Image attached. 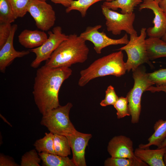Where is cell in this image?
<instances>
[{
	"label": "cell",
	"instance_id": "obj_13",
	"mask_svg": "<svg viewBox=\"0 0 166 166\" xmlns=\"http://www.w3.org/2000/svg\"><path fill=\"white\" fill-rule=\"evenodd\" d=\"M66 136L73 153L72 159L76 166H86L85 149L92 135L77 130L74 134Z\"/></svg>",
	"mask_w": 166,
	"mask_h": 166
},
{
	"label": "cell",
	"instance_id": "obj_14",
	"mask_svg": "<svg viewBox=\"0 0 166 166\" xmlns=\"http://www.w3.org/2000/svg\"><path fill=\"white\" fill-rule=\"evenodd\" d=\"M107 151L111 157L135 158L133 143L129 137L123 135L116 136L109 142Z\"/></svg>",
	"mask_w": 166,
	"mask_h": 166
},
{
	"label": "cell",
	"instance_id": "obj_8",
	"mask_svg": "<svg viewBox=\"0 0 166 166\" xmlns=\"http://www.w3.org/2000/svg\"><path fill=\"white\" fill-rule=\"evenodd\" d=\"M48 38L43 44L30 50L36 55L30 65L33 68H37L42 61L48 60L61 42L69 36L62 33L61 27L59 26L54 27L51 31H48Z\"/></svg>",
	"mask_w": 166,
	"mask_h": 166
},
{
	"label": "cell",
	"instance_id": "obj_19",
	"mask_svg": "<svg viewBox=\"0 0 166 166\" xmlns=\"http://www.w3.org/2000/svg\"><path fill=\"white\" fill-rule=\"evenodd\" d=\"M142 2V0H113L105 1L102 5L114 11L120 8L123 14H129L133 13L135 7Z\"/></svg>",
	"mask_w": 166,
	"mask_h": 166
},
{
	"label": "cell",
	"instance_id": "obj_25",
	"mask_svg": "<svg viewBox=\"0 0 166 166\" xmlns=\"http://www.w3.org/2000/svg\"><path fill=\"white\" fill-rule=\"evenodd\" d=\"M16 19L10 0H0V23H11Z\"/></svg>",
	"mask_w": 166,
	"mask_h": 166
},
{
	"label": "cell",
	"instance_id": "obj_39",
	"mask_svg": "<svg viewBox=\"0 0 166 166\" xmlns=\"http://www.w3.org/2000/svg\"><path fill=\"white\" fill-rule=\"evenodd\" d=\"M40 0V1H46V0Z\"/></svg>",
	"mask_w": 166,
	"mask_h": 166
},
{
	"label": "cell",
	"instance_id": "obj_5",
	"mask_svg": "<svg viewBox=\"0 0 166 166\" xmlns=\"http://www.w3.org/2000/svg\"><path fill=\"white\" fill-rule=\"evenodd\" d=\"M133 87L126 96L131 122L138 123L141 111V98L143 93L153 85L149 80L144 68L139 66L132 71Z\"/></svg>",
	"mask_w": 166,
	"mask_h": 166
},
{
	"label": "cell",
	"instance_id": "obj_33",
	"mask_svg": "<svg viewBox=\"0 0 166 166\" xmlns=\"http://www.w3.org/2000/svg\"><path fill=\"white\" fill-rule=\"evenodd\" d=\"M73 0H51L55 4H61L64 6L68 8L71 5Z\"/></svg>",
	"mask_w": 166,
	"mask_h": 166
},
{
	"label": "cell",
	"instance_id": "obj_26",
	"mask_svg": "<svg viewBox=\"0 0 166 166\" xmlns=\"http://www.w3.org/2000/svg\"><path fill=\"white\" fill-rule=\"evenodd\" d=\"M36 150L32 149L26 152L21 159V166H40L41 159Z\"/></svg>",
	"mask_w": 166,
	"mask_h": 166
},
{
	"label": "cell",
	"instance_id": "obj_29",
	"mask_svg": "<svg viewBox=\"0 0 166 166\" xmlns=\"http://www.w3.org/2000/svg\"><path fill=\"white\" fill-rule=\"evenodd\" d=\"M113 106L117 111V118L121 119L127 116H130L128 106V101L126 97H119Z\"/></svg>",
	"mask_w": 166,
	"mask_h": 166
},
{
	"label": "cell",
	"instance_id": "obj_23",
	"mask_svg": "<svg viewBox=\"0 0 166 166\" xmlns=\"http://www.w3.org/2000/svg\"><path fill=\"white\" fill-rule=\"evenodd\" d=\"M54 147L55 154L68 156L71 154V147L67 136L53 134Z\"/></svg>",
	"mask_w": 166,
	"mask_h": 166
},
{
	"label": "cell",
	"instance_id": "obj_22",
	"mask_svg": "<svg viewBox=\"0 0 166 166\" xmlns=\"http://www.w3.org/2000/svg\"><path fill=\"white\" fill-rule=\"evenodd\" d=\"M105 166H148L137 157L135 158H108L105 161Z\"/></svg>",
	"mask_w": 166,
	"mask_h": 166
},
{
	"label": "cell",
	"instance_id": "obj_32",
	"mask_svg": "<svg viewBox=\"0 0 166 166\" xmlns=\"http://www.w3.org/2000/svg\"><path fill=\"white\" fill-rule=\"evenodd\" d=\"M0 166H18L14 159L9 156H5L2 154L0 155Z\"/></svg>",
	"mask_w": 166,
	"mask_h": 166
},
{
	"label": "cell",
	"instance_id": "obj_27",
	"mask_svg": "<svg viewBox=\"0 0 166 166\" xmlns=\"http://www.w3.org/2000/svg\"><path fill=\"white\" fill-rule=\"evenodd\" d=\"M15 15L18 18L23 17L27 12L28 6L32 0H9Z\"/></svg>",
	"mask_w": 166,
	"mask_h": 166
},
{
	"label": "cell",
	"instance_id": "obj_38",
	"mask_svg": "<svg viewBox=\"0 0 166 166\" xmlns=\"http://www.w3.org/2000/svg\"><path fill=\"white\" fill-rule=\"evenodd\" d=\"M155 1L159 4V3L161 0H154Z\"/></svg>",
	"mask_w": 166,
	"mask_h": 166
},
{
	"label": "cell",
	"instance_id": "obj_15",
	"mask_svg": "<svg viewBox=\"0 0 166 166\" xmlns=\"http://www.w3.org/2000/svg\"><path fill=\"white\" fill-rule=\"evenodd\" d=\"M166 147L156 149L138 148L134 151L135 155L150 166H165L164 156Z\"/></svg>",
	"mask_w": 166,
	"mask_h": 166
},
{
	"label": "cell",
	"instance_id": "obj_9",
	"mask_svg": "<svg viewBox=\"0 0 166 166\" xmlns=\"http://www.w3.org/2000/svg\"><path fill=\"white\" fill-rule=\"evenodd\" d=\"M38 28L47 31L54 25L55 13L52 6L45 1L32 0L27 9Z\"/></svg>",
	"mask_w": 166,
	"mask_h": 166
},
{
	"label": "cell",
	"instance_id": "obj_24",
	"mask_svg": "<svg viewBox=\"0 0 166 166\" xmlns=\"http://www.w3.org/2000/svg\"><path fill=\"white\" fill-rule=\"evenodd\" d=\"M113 0H73L70 6L67 8L65 12L69 13L72 10L78 11L82 17H85L88 9L95 3L102 1L110 2Z\"/></svg>",
	"mask_w": 166,
	"mask_h": 166
},
{
	"label": "cell",
	"instance_id": "obj_20",
	"mask_svg": "<svg viewBox=\"0 0 166 166\" xmlns=\"http://www.w3.org/2000/svg\"><path fill=\"white\" fill-rule=\"evenodd\" d=\"M38 153L43 166H76L72 159H70L68 156L44 152Z\"/></svg>",
	"mask_w": 166,
	"mask_h": 166
},
{
	"label": "cell",
	"instance_id": "obj_21",
	"mask_svg": "<svg viewBox=\"0 0 166 166\" xmlns=\"http://www.w3.org/2000/svg\"><path fill=\"white\" fill-rule=\"evenodd\" d=\"M35 149L39 153L44 152L55 154L53 141V134L45 132L43 138L37 140L34 143Z\"/></svg>",
	"mask_w": 166,
	"mask_h": 166
},
{
	"label": "cell",
	"instance_id": "obj_12",
	"mask_svg": "<svg viewBox=\"0 0 166 166\" xmlns=\"http://www.w3.org/2000/svg\"><path fill=\"white\" fill-rule=\"evenodd\" d=\"M17 28V24L12 25L10 36L3 46L0 49V71L3 73L15 59L23 57L30 53L29 50L18 51L14 47V37Z\"/></svg>",
	"mask_w": 166,
	"mask_h": 166
},
{
	"label": "cell",
	"instance_id": "obj_2",
	"mask_svg": "<svg viewBox=\"0 0 166 166\" xmlns=\"http://www.w3.org/2000/svg\"><path fill=\"white\" fill-rule=\"evenodd\" d=\"M85 41L76 34L69 35L46 61L45 65L51 68L69 67L87 59L89 49Z\"/></svg>",
	"mask_w": 166,
	"mask_h": 166
},
{
	"label": "cell",
	"instance_id": "obj_31",
	"mask_svg": "<svg viewBox=\"0 0 166 166\" xmlns=\"http://www.w3.org/2000/svg\"><path fill=\"white\" fill-rule=\"evenodd\" d=\"M11 23H0V49L7 40L10 34Z\"/></svg>",
	"mask_w": 166,
	"mask_h": 166
},
{
	"label": "cell",
	"instance_id": "obj_28",
	"mask_svg": "<svg viewBox=\"0 0 166 166\" xmlns=\"http://www.w3.org/2000/svg\"><path fill=\"white\" fill-rule=\"evenodd\" d=\"M148 78L153 84L157 87L166 86V68L161 69L147 73Z\"/></svg>",
	"mask_w": 166,
	"mask_h": 166
},
{
	"label": "cell",
	"instance_id": "obj_35",
	"mask_svg": "<svg viewBox=\"0 0 166 166\" xmlns=\"http://www.w3.org/2000/svg\"><path fill=\"white\" fill-rule=\"evenodd\" d=\"M166 146V139L160 145L161 148H163Z\"/></svg>",
	"mask_w": 166,
	"mask_h": 166
},
{
	"label": "cell",
	"instance_id": "obj_34",
	"mask_svg": "<svg viewBox=\"0 0 166 166\" xmlns=\"http://www.w3.org/2000/svg\"><path fill=\"white\" fill-rule=\"evenodd\" d=\"M159 5L166 15V0H161L159 3Z\"/></svg>",
	"mask_w": 166,
	"mask_h": 166
},
{
	"label": "cell",
	"instance_id": "obj_37",
	"mask_svg": "<svg viewBox=\"0 0 166 166\" xmlns=\"http://www.w3.org/2000/svg\"><path fill=\"white\" fill-rule=\"evenodd\" d=\"M164 161L165 166H166V152L164 154Z\"/></svg>",
	"mask_w": 166,
	"mask_h": 166
},
{
	"label": "cell",
	"instance_id": "obj_4",
	"mask_svg": "<svg viewBox=\"0 0 166 166\" xmlns=\"http://www.w3.org/2000/svg\"><path fill=\"white\" fill-rule=\"evenodd\" d=\"M72 104L68 102L60 105L43 115L40 124L53 134L67 136L77 131L69 117Z\"/></svg>",
	"mask_w": 166,
	"mask_h": 166
},
{
	"label": "cell",
	"instance_id": "obj_1",
	"mask_svg": "<svg viewBox=\"0 0 166 166\" xmlns=\"http://www.w3.org/2000/svg\"><path fill=\"white\" fill-rule=\"evenodd\" d=\"M72 73L68 67L53 68L44 65L38 69L32 93L35 103L42 116L60 105V89Z\"/></svg>",
	"mask_w": 166,
	"mask_h": 166
},
{
	"label": "cell",
	"instance_id": "obj_18",
	"mask_svg": "<svg viewBox=\"0 0 166 166\" xmlns=\"http://www.w3.org/2000/svg\"><path fill=\"white\" fill-rule=\"evenodd\" d=\"M154 132L148 138V143L141 144L139 146L140 148H148L154 145L158 148L166 139V120L160 119L157 121L154 126Z\"/></svg>",
	"mask_w": 166,
	"mask_h": 166
},
{
	"label": "cell",
	"instance_id": "obj_30",
	"mask_svg": "<svg viewBox=\"0 0 166 166\" xmlns=\"http://www.w3.org/2000/svg\"><path fill=\"white\" fill-rule=\"evenodd\" d=\"M114 88L112 85L109 86L105 91V97L100 103V105L105 107L109 105H114L118 99Z\"/></svg>",
	"mask_w": 166,
	"mask_h": 166
},
{
	"label": "cell",
	"instance_id": "obj_11",
	"mask_svg": "<svg viewBox=\"0 0 166 166\" xmlns=\"http://www.w3.org/2000/svg\"><path fill=\"white\" fill-rule=\"evenodd\" d=\"M145 9L151 10L154 14L153 26L146 29L147 34L149 37L161 38L166 32V15L154 0H143L139 5V10Z\"/></svg>",
	"mask_w": 166,
	"mask_h": 166
},
{
	"label": "cell",
	"instance_id": "obj_3",
	"mask_svg": "<svg viewBox=\"0 0 166 166\" xmlns=\"http://www.w3.org/2000/svg\"><path fill=\"white\" fill-rule=\"evenodd\" d=\"M126 71L123 53L119 50L97 59L87 68L81 70L78 85L83 87L92 80L108 75L120 77Z\"/></svg>",
	"mask_w": 166,
	"mask_h": 166
},
{
	"label": "cell",
	"instance_id": "obj_10",
	"mask_svg": "<svg viewBox=\"0 0 166 166\" xmlns=\"http://www.w3.org/2000/svg\"><path fill=\"white\" fill-rule=\"evenodd\" d=\"M102 27L100 25L94 26H88L80 36L85 41L91 42L94 45V49L97 54H101L102 49L111 45L126 44L129 40L127 34L121 38L114 39L108 37L104 32H100L99 30Z\"/></svg>",
	"mask_w": 166,
	"mask_h": 166
},
{
	"label": "cell",
	"instance_id": "obj_7",
	"mask_svg": "<svg viewBox=\"0 0 166 166\" xmlns=\"http://www.w3.org/2000/svg\"><path fill=\"white\" fill-rule=\"evenodd\" d=\"M101 8L106 20L105 25L108 31L115 35L120 34L122 31L130 35L137 34L133 26L136 16L134 13L123 14L102 5Z\"/></svg>",
	"mask_w": 166,
	"mask_h": 166
},
{
	"label": "cell",
	"instance_id": "obj_17",
	"mask_svg": "<svg viewBox=\"0 0 166 166\" xmlns=\"http://www.w3.org/2000/svg\"><path fill=\"white\" fill-rule=\"evenodd\" d=\"M146 51L149 60L166 57V42L160 38L149 37L145 39Z\"/></svg>",
	"mask_w": 166,
	"mask_h": 166
},
{
	"label": "cell",
	"instance_id": "obj_6",
	"mask_svg": "<svg viewBox=\"0 0 166 166\" xmlns=\"http://www.w3.org/2000/svg\"><path fill=\"white\" fill-rule=\"evenodd\" d=\"M146 28H142L140 34L130 35L128 43L117 50H124L126 53L127 59L125 62L127 71L134 70L142 64L147 63L150 65L146 51L145 39L147 35Z\"/></svg>",
	"mask_w": 166,
	"mask_h": 166
},
{
	"label": "cell",
	"instance_id": "obj_16",
	"mask_svg": "<svg viewBox=\"0 0 166 166\" xmlns=\"http://www.w3.org/2000/svg\"><path fill=\"white\" fill-rule=\"evenodd\" d=\"M48 37L44 31L25 29L18 36L20 44L26 48L33 49L40 46L47 39Z\"/></svg>",
	"mask_w": 166,
	"mask_h": 166
},
{
	"label": "cell",
	"instance_id": "obj_36",
	"mask_svg": "<svg viewBox=\"0 0 166 166\" xmlns=\"http://www.w3.org/2000/svg\"><path fill=\"white\" fill-rule=\"evenodd\" d=\"M161 39L166 42V32L161 38Z\"/></svg>",
	"mask_w": 166,
	"mask_h": 166
}]
</instances>
